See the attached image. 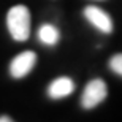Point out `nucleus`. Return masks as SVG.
Listing matches in <instances>:
<instances>
[{
	"mask_svg": "<svg viewBox=\"0 0 122 122\" xmlns=\"http://www.w3.org/2000/svg\"><path fill=\"white\" fill-rule=\"evenodd\" d=\"M10 35L16 41H25L30 35V11L24 5H16L6 14Z\"/></svg>",
	"mask_w": 122,
	"mask_h": 122,
	"instance_id": "f257e3e1",
	"label": "nucleus"
},
{
	"mask_svg": "<svg viewBox=\"0 0 122 122\" xmlns=\"http://www.w3.org/2000/svg\"><path fill=\"white\" fill-rule=\"evenodd\" d=\"M108 95V87L106 82L103 79H92L91 82H87L86 89L82 92L81 97V105L82 108L91 109L94 106H97L98 103H102Z\"/></svg>",
	"mask_w": 122,
	"mask_h": 122,
	"instance_id": "f03ea898",
	"label": "nucleus"
},
{
	"mask_svg": "<svg viewBox=\"0 0 122 122\" xmlns=\"http://www.w3.org/2000/svg\"><path fill=\"white\" fill-rule=\"evenodd\" d=\"M36 62V54L32 51H24L19 56H16L13 62L10 63V75L16 79L27 76L29 73L33 70Z\"/></svg>",
	"mask_w": 122,
	"mask_h": 122,
	"instance_id": "7ed1b4c3",
	"label": "nucleus"
},
{
	"mask_svg": "<svg viewBox=\"0 0 122 122\" xmlns=\"http://www.w3.org/2000/svg\"><path fill=\"white\" fill-rule=\"evenodd\" d=\"M84 16L98 30L105 32V33H111V30H113V21L109 18V14H106L103 10L97 8V6H87L84 10Z\"/></svg>",
	"mask_w": 122,
	"mask_h": 122,
	"instance_id": "20e7f679",
	"label": "nucleus"
},
{
	"mask_svg": "<svg viewBox=\"0 0 122 122\" xmlns=\"http://www.w3.org/2000/svg\"><path fill=\"white\" fill-rule=\"evenodd\" d=\"M75 91V82L67 76L57 78L56 81L51 82L49 89H48V94H49L51 98H63L70 95L71 92Z\"/></svg>",
	"mask_w": 122,
	"mask_h": 122,
	"instance_id": "39448f33",
	"label": "nucleus"
},
{
	"mask_svg": "<svg viewBox=\"0 0 122 122\" xmlns=\"http://www.w3.org/2000/svg\"><path fill=\"white\" fill-rule=\"evenodd\" d=\"M38 36H40L41 43L52 46V45H56V43L59 41V30H57L54 25H51V24H45V25L40 27Z\"/></svg>",
	"mask_w": 122,
	"mask_h": 122,
	"instance_id": "423d86ee",
	"label": "nucleus"
},
{
	"mask_svg": "<svg viewBox=\"0 0 122 122\" xmlns=\"http://www.w3.org/2000/svg\"><path fill=\"white\" fill-rule=\"evenodd\" d=\"M109 68L122 76V54H116L109 60Z\"/></svg>",
	"mask_w": 122,
	"mask_h": 122,
	"instance_id": "0eeeda50",
	"label": "nucleus"
},
{
	"mask_svg": "<svg viewBox=\"0 0 122 122\" xmlns=\"http://www.w3.org/2000/svg\"><path fill=\"white\" fill-rule=\"evenodd\" d=\"M0 122H11V117H8V116H2V117H0Z\"/></svg>",
	"mask_w": 122,
	"mask_h": 122,
	"instance_id": "6e6552de",
	"label": "nucleus"
}]
</instances>
